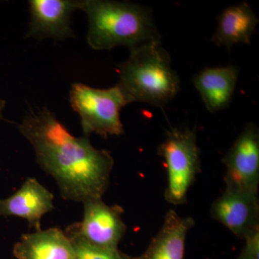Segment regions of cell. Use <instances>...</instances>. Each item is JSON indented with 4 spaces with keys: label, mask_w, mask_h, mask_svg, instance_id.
Segmentation results:
<instances>
[{
    "label": "cell",
    "mask_w": 259,
    "mask_h": 259,
    "mask_svg": "<svg viewBox=\"0 0 259 259\" xmlns=\"http://www.w3.org/2000/svg\"><path fill=\"white\" fill-rule=\"evenodd\" d=\"M19 131L31 144L38 164L54 178L61 197L83 202L101 199L114 166L112 155L94 147L88 137H76L44 107L25 115Z\"/></svg>",
    "instance_id": "obj_1"
},
{
    "label": "cell",
    "mask_w": 259,
    "mask_h": 259,
    "mask_svg": "<svg viewBox=\"0 0 259 259\" xmlns=\"http://www.w3.org/2000/svg\"><path fill=\"white\" fill-rule=\"evenodd\" d=\"M76 5L88 16L87 40L94 50H110L118 46L131 50L161 40L152 10L148 7L108 0H80Z\"/></svg>",
    "instance_id": "obj_2"
},
{
    "label": "cell",
    "mask_w": 259,
    "mask_h": 259,
    "mask_svg": "<svg viewBox=\"0 0 259 259\" xmlns=\"http://www.w3.org/2000/svg\"><path fill=\"white\" fill-rule=\"evenodd\" d=\"M127 61L119 66L117 86L127 104L144 102L162 107L171 102L180 90V79L171 68V56L161 40L130 50Z\"/></svg>",
    "instance_id": "obj_3"
},
{
    "label": "cell",
    "mask_w": 259,
    "mask_h": 259,
    "mask_svg": "<svg viewBox=\"0 0 259 259\" xmlns=\"http://www.w3.org/2000/svg\"><path fill=\"white\" fill-rule=\"evenodd\" d=\"M167 171L165 199L174 205L187 203L189 190L201 171L195 128H171L158 148Z\"/></svg>",
    "instance_id": "obj_4"
},
{
    "label": "cell",
    "mask_w": 259,
    "mask_h": 259,
    "mask_svg": "<svg viewBox=\"0 0 259 259\" xmlns=\"http://www.w3.org/2000/svg\"><path fill=\"white\" fill-rule=\"evenodd\" d=\"M70 103L81 119L83 136L96 134L103 137L124 134L121 110L128 105L117 85L109 89L91 88L75 83L69 93Z\"/></svg>",
    "instance_id": "obj_5"
},
{
    "label": "cell",
    "mask_w": 259,
    "mask_h": 259,
    "mask_svg": "<svg viewBox=\"0 0 259 259\" xmlns=\"http://www.w3.org/2000/svg\"><path fill=\"white\" fill-rule=\"evenodd\" d=\"M226 190L258 194L259 131L248 123L223 158Z\"/></svg>",
    "instance_id": "obj_6"
},
{
    "label": "cell",
    "mask_w": 259,
    "mask_h": 259,
    "mask_svg": "<svg viewBox=\"0 0 259 259\" xmlns=\"http://www.w3.org/2000/svg\"><path fill=\"white\" fill-rule=\"evenodd\" d=\"M83 204L82 221L70 227L90 244L107 249H118L126 231L122 219L123 209L118 205H108L102 199L88 201Z\"/></svg>",
    "instance_id": "obj_7"
},
{
    "label": "cell",
    "mask_w": 259,
    "mask_h": 259,
    "mask_svg": "<svg viewBox=\"0 0 259 259\" xmlns=\"http://www.w3.org/2000/svg\"><path fill=\"white\" fill-rule=\"evenodd\" d=\"M211 217L238 238L259 228L258 193L226 190L212 202Z\"/></svg>",
    "instance_id": "obj_8"
},
{
    "label": "cell",
    "mask_w": 259,
    "mask_h": 259,
    "mask_svg": "<svg viewBox=\"0 0 259 259\" xmlns=\"http://www.w3.org/2000/svg\"><path fill=\"white\" fill-rule=\"evenodd\" d=\"M30 21L27 37L37 40L74 37L71 15L77 10L72 0H30Z\"/></svg>",
    "instance_id": "obj_9"
},
{
    "label": "cell",
    "mask_w": 259,
    "mask_h": 259,
    "mask_svg": "<svg viewBox=\"0 0 259 259\" xmlns=\"http://www.w3.org/2000/svg\"><path fill=\"white\" fill-rule=\"evenodd\" d=\"M54 196L35 178L29 177L8 198L0 199V216H14L28 221L35 231L41 230L42 218L54 209Z\"/></svg>",
    "instance_id": "obj_10"
},
{
    "label": "cell",
    "mask_w": 259,
    "mask_h": 259,
    "mask_svg": "<svg viewBox=\"0 0 259 259\" xmlns=\"http://www.w3.org/2000/svg\"><path fill=\"white\" fill-rule=\"evenodd\" d=\"M13 253L17 259H75L72 242L58 228L23 234Z\"/></svg>",
    "instance_id": "obj_11"
},
{
    "label": "cell",
    "mask_w": 259,
    "mask_h": 259,
    "mask_svg": "<svg viewBox=\"0 0 259 259\" xmlns=\"http://www.w3.org/2000/svg\"><path fill=\"white\" fill-rule=\"evenodd\" d=\"M239 74L237 66H227L205 68L194 76V88L209 112L214 113L229 106Z\"/></svg>",
    "instance_id": "obj_12"
},
{
    "label": "cell",
    "mask_w": 259,
    "mask_h": 259,
    "mask_svg": "<svg viewBox=\"0 0 259 259\" xmlns=\"http://www.w3.org/2000/svg\"><path fill=\"white\" fill-rule=\"evenodd\" d=\"M191 217H182L173 209L165 215L156 236L143 254L128 259H184L187 234L194 226Z\"/></svg>",
    "instance_id": "obj_13"
},
{
    "label": "cell",
    "mask_w": 259,
    "mask_h": 259,
    "mask_svg": "<svg viewBox=\"0 0 259 259\" xmlns=\"http://www.w3.org/2000/svg\"><path fill=\"white\" fill-rule=\"evenodd\" d=\"M258 19L247 3L228 7L218 19V28L211 40L230 50L236 44H250Z\"/></svg>",
    "instance_id": "obj_14"
},
{
    "label": "cell",
    "mask_w": 259,
    "mask_h": 259,
    "mask_svg": "<svg viewBox=\"0 0 259 259\" xmlns=\"http://www.w3.org/2000/svg\"><path fill=\"white\" fill-rule=\"evenodd\" d=\"M69 237L75 250V259H128L129 255L118 249L111 250L95 246L83 241L69 227L66 232Z\"/></svg>",
    "instance_id": "obj_15"
},
{
    "label": "cell",
    "mask_w": 259,
    "mask_h": 259,
    "mask_svg": "<svg viewBox=\"0 0 259 259\" xmlns=\"http://www.w3.org/2000/svg\"><path fill=\"white\" fill-rule=\"evenodd\" d=\"M245 245L242 253L251 259H259V228L244 238Z\"/></svg>",
    "instance_id": "obj_16"
},
{
    "label": "cell",
    "mask_w": 259,
    "mask_h": 259,
    "mask_svg": "<svg viewBox=\"0 0 259 259\" xmlns=\"http://www.w3.org/2000/svg\"><path fill=\"white\" fill-rule=\"evenodd\" d=\"M5 100H1V99H0V120H3V109H4L5 107Z\"/></svg>",
    "instance_id": "obj_17"
},
{
    "label": "cell",
    "mask_w": 259,
    "mask_h": 259,
    "mask_svg": "<svg viewBox=\"0 0 259 259\" xmlns=\"http://www.w3.org/2000/svg\"><path fill=\"white\" fill-rule=\"evenodd\" d=\"M237 259H251V258H248V256H246V255H245L244 254V253H243L241 252V254H240L239 256H238V258Z\"/></svg>",
    "instance_id": "obj_18"
}]
</instances>
